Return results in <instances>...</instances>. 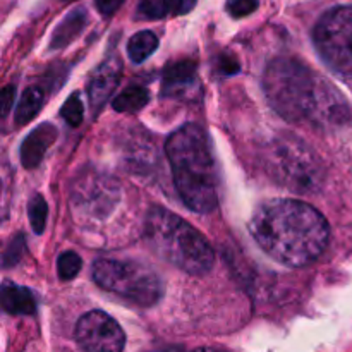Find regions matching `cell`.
Instances as JSON below:
<instances>
[{"label":"cell","mask_w":352,"mask_h":352,"mask_svg":"<svg viewBox=\"0 0 352 352\" xmlns=\"http://www.w3.org/2000/svg\"><path fill=\"white\" fill-rule=\"evenodd\" d=\"M93 278L105 291L140 306L157 305L164 296L160 277L136 261L103 258L93 265Z\"/></svg>","instance_id":"5b68a950"},{"label":"cell","mask_w":352,"mask_h":352,"mask_svg":"<svg viewBox=\"0 0 352 352\" xmlns=\"http://www.w3.org/2000/svg\"><path fill=\"white\" fill-rule=\"evenodd\" d=\"M81 265L82 261L81 258H79V254H76L74 251H65V253H62L57 260L58 277H60L62 280H71V278H74L76 275L79 274Z\"/></svg>","instance_id":"d6986e66"},{"label":"cell","mask_w":352,"mask_h":352,"mask_svg":"<svg viewBox=\"0 0 352 352\" xmlns=\"http://www.w3.org/2000/svg\"><path fill=\"white\" fill-rule=\"evenodd\" d=\"M219 69H220V72H222V74L232 76V74H236L237 71H239V62H237V58L234 57V55L222 54L219 57Z\"/></svg>","instance_id":"cb8c5ba5"},{"label":"cell","mask_w":352,"mask_h":352,"mask_svg":"<svg viewBox=\"0 0 352 352\" xmlns=\"http://www.w3.org/2000/svg\"><path fill=\"white\" fill-rule=\"evenodd\" d=\"M179 196L189 210L210 213L219 205V182L212 148L205 131L186 124L165 143Z\"/></svg>","instance_id":"3957f363"},{"label":"cell","mask_w":352,"mask_h":352,"mask_svg":"<svg viewBox=\"0 0 352 352\" xmlns=\"http://www.w3.org/2000/svg\"><path fill=\"white\" fill-rule=\"evenodd\" d=\"M23 253L24 239L23 236H17L6 250V254H3V267H12V265H16L21 260V256H23Z\"/></svg>","instance_id":"603a6c76"},{"label":"cell","mask_w":352,"mask_h":352,"mask_svg":"<svg viewBox=\"0 0 352 352\" xmlns=\"http://www.w3.org/2000/svg\"><path fill=\"white\" fill-rule=\"evenodd\" d=\"M55 138H57V129L52 124H43V126L36 127L21 146V160H23L24 167H36L41 158L45 157V151L55 141Z\"/></svg>","instance_id":"7c38bea8"},{"label":"cell","mask_w":352,"mask_h":352,"mask_svg":"<svg viewBox=\"0 0 352 352\" xmlns=\"http://www.w3.org/2000/svg\"><path fill=\"white\" fill-rule=\"evenodd\" d=\"M168 0H141L140 16L144 19H162L168 12Z\"/></svg>","instance_id":"44dd1931"},{"label":"cell","mask_w":352,"mask_h":352,"mask_svg":"<svg viewBox=\"0 0 352 352\" xmlns=\"http://www.w3.org/2000/svg\"><path fill=\"white\" fill-rule=\"evenodd\" d=\"M170 3V10L174 14H188L195 9L196 0H168Z\"/></svg>","instance_id":"484cf974"},{"label":"cell","mask_w":352,"mask_h":352,"mask_svg":"<svg viewBox=\"0 0 352 352\" xmlns=\"http://www.w3.org/2000/svg\"><path fill=\"white\" fill-rule=\"evenodd\" d=\"M96 9L100 10L102 16H112L119 10V7L122 6L124 0H95Z\"/></svg>","instance_id":"d4e9b609"},{"label":"cell","mask_w":352,"mask_h":352,"mask_svg":"<svg viewBox=\"0 0 352 352\" xmlns=\"http://www.w3.org/2000/svg\"><path fill=\"white\" fill-rule=\"evenodd\" d=\"M76 340L86 352H122L126 346L120 325L103 311H89L79 318Z\"/></svg>","instance_id":"ba28073f"},{"label":"cell","mask_w":352,"mask_h":352,"mask_svg":"<svg viewBox=\"0 0 352 352\" xmlns=\"http://www.w3.org/2000/svg\"><path fill=\"white\" fill-rule=\"evenodd\" d=\"M272 165H274L275 177L280 179L285 186L294 189H308L316 186L318 179L316 160L301 144L285 141L275 146Z\"/></svg>","instance_id":"52a82bcc"},{"label":"cell","mask_w":352,"mask_h":352,"mask_svg":"<svg viewBox=\"0 0 352 352\" xmlns=\"http://www.w3.org/2000/svg\"><path fill=\"white\" fill-rule=\"evenodd\" d=\"M260 6V0H227V12L236 19L250 16Z\"/></svg>","instance_id":"7402d4cb"},{"label":"cell","mask_w":352,"mask_h":352,"mask_svg":"<svg viewBox=\"0 0 352 352\" xmlns=\"http://www.w3.org/2000/svg\"><path fill=\"white\" fill-rule=\"evenodd\" d=\"M148 100H150V95L143 86H131L113 98L112 105L117 112H138L146 105Z\"/></svg>","instance_id":"e0dca14e"},{"label":"cell","mask_w":352,"mask_h":352,"mask_svg":"<svg viewBox=\"0 0 352 352\" xmlns=\"http://www.w3.org/2000/svg\"><path fill=\"white\" fill-rule=\"evenodd\" d=\"M192 352H227L223 349H217V347H199V349L192 351Z\"/></svg>","instance_id":"83f0119b"},{"label":"cell","mask_w":352,"mask_h":352,"mask_svg":"<svg viewBox=\"0 0 352 352\" xmlns=\"http://www.w3.org/2000/svg\"><path fill=\"white\" fill-rule=\"evenodd\" d=\"M28 213H30V222L31 227L36 234H41L45 229V223H47L48 217V206L47 201L41 195H34L33 199L28 205Z\"/></svg>","instance_id":"ac0fdd59"},{"label":"cell","mask_w":352,"mask_h":352,"mask_svg":"<svg viewBox=\"0 0 352 352\" xmlns=\"http://www.w3.org/2000/svg\"><path fill=\"white\" fill-rule=\"evenodd\" d=\"M158 48V38L153 31H140L127 43V54L131 60L141 64Z\"/></svg>","instance_id":"2e32d148"},{"label":"cell","mask_w":352,"mask_h":352,"mask_svg":"<svg viewBox=\"0 0 352 352\" xmlns=\"http://www.w3.org/2000/svg\"><path fill=\"white\" fill-rule=\"evenodd\" d=\"M196 89H198V76H196L195 62L182 60L168 65L164 76V86H162L165 96L192 98Z\"/></svg>","instance_id":"30bf717a"},{"label":"cell","mask_w":352,"mask_h":352,"mask_svg":"<svg viewBox=\"0 0 352 352\" xmlns=\"http://www.w3.org/2000/svg\"><path fill=\"white\" fill-rule=\"evenodd\" d=\"M144 237L158 256L186 274H206L215 263V253L208 241L168 210L153 208L148 213Z\"/></svg>","instance_id":"277c9868"},{"label":"cell","mask_w":352,"mask_h":352,"mask_svg":"<svg viewBox=\"0 0 352 352\" xmlns=\"http://www.w3.org/2000/svg\"><path fill=\"white\" fill-rule=\"evenodd\" d=\"M60 116L64 117L65 122L72 127H78L79 124L82 122L85 110H82V103H81V98H79L78 93H74V95H72L71 98L64 103V107H62V110H60Z\"/></svg>","instance_id":"ffe728a7"},{"label":"cell","mask_w":352,"mask_h":352,"mask_svg":"<svg viewBox=\"0 0 352 352\" xmlns=\"http://www.w3.org/2000/svg\"><path fill=\"white\" fill-rule=\"evenodd\" d=\"M41 105H43V91L40 88H36V86H31L21 96L14 119H16V122L19 126H23V124L30 122L31 119H34L38 116Z\"/></svg>","instance_id":"9a60e30c"},{"label":"cell","mask_w":352,"mask_h":352,"mask_svg":"<svg viewBox=\"0 0 352 352\" xmlns=\"http://www.w3.org/2000/svg\"><path fill=\"white\" fill-rule=\"evenodd\" d=\"M320 57L337 74L352 78V6H340L320 17L313 31Z\"/></svg>","instance_id":"8992f818"},{"label":"cell","mask_w":352,"mask_h":352,"mask_svg":"<svg viewBox=\"0 0 352 352\" xmlns=\"http://www.w3.org/2000/svg\"><path fill=\"white\" fill-rule=\"evenodd\" d=\"M263 89L275 112L292 122L302 120H342L346 103L339 93L325 86L305 64L280 57L268 64Z\"/></svg>","instance_id":"7a4b0ae2"},{"label":"cell","mask_w":352,"mask_h":352,"mask_svg":"<svg viewBox=\"0 0 352 352\" xmlns=\"http://www.w3.org/2000/svg\"><path fill=\"white\" fill-rule=\"evenodd\" d=\"M250 232L258 246L287 267H306L325 251L330 237L325 217L311 205L275 198L256 206Z\"/></svg>","instance_id":"6da1fadb"},{"label":"cell","mask_w":352,"mask_h":352,"mask_svg":"<svg viewBox=\"0 0 352 352\" xmlns=\"http://www.w3.org/2000/svg\"><path fill=\"white\" fill-rule=\"evenodd\" d=\"M91 181L82 182L81 189L74 191V203L81 208L82 213H91V215H98V213H107L110 210V205L113 199L117 198V186L113 181H109L105 177H98L96 182V192H93Z\"/></svg>","instance_id":"9c48e42d"},{"label":"cell","mask_w":352,"mask_h":352,"mask_svg":"<svg viewBox=\"0 0 352 352\" xmlns=\"http://www.w3.org/2000/svg\"><path fill=\"white\" fill-rule=\"evenodd\" d=\"M120 78V64L117 58H110V60L103 62L93 74L91 81H89V102L95 110H100L105 105L107 100L113 93L116 86L119 85Z\"/></svg>","instance_id":"8fae6325"},{"label":"cell","mask_w":352,"mask_h":352,"mask_svg":"<svg viewBox=\"0 0 352 352\" xmlns=\"http://www.w3.org/2000/svg\"><path fill=\"white\" fill-rule=\"evenodd\" d=\"M14 96H16V86H6L2 91V113L7 116L14 103Z\"/></svg>","instance_id":"4316f807"},{"label":"cell","mask_w":352,"mask_h":352,"mask_svg":"<svg viewBox=\"0 0 352 352\" xmlns=\"http://www.w3.org/2000/svg\"><path fill=\"white\" fill-rule=\"evenodd\" d=\"M88 14L85 9H76L62 21L54 31V38H52V48H62L67 43H71L76 36L82 31L85 28Z\"/></svg>","instance_id":"5bb4252c"},{"label":"cell","mask_w":352,"mask_h":352,"mask_svg":"<svg viewBox=\"0 0 352 352\" xmlns=\"http://www.w3.org/2000/svg\"><path fill=\"white\" fill-rule=\"evenodd\" d=\"M2 308L9 315H33L36 311V299L28 287L3 282Z\"/></svg>","instance_id":"4fadbf2b"}]
</instances>
